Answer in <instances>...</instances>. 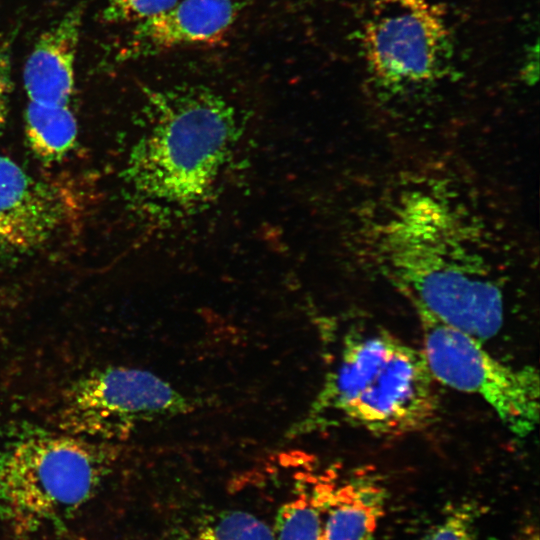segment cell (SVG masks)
Returning <instances> with one entry per match:
<instances>
[{
    "label": "cell",
    "mask_w": 540,
    "mask_h": 540,
    "mask_svg": "<svg viewBox=\"0 0 540 540\" xmlns=\"http://www.w3.org/2000/svg\"><path fill=\"white\" fill-rule=\"evenodd\" d=\"M83 10L75 7L37 40L23 70L29 101L68 105L74 89V64Z\"/></svg>",
    "instance_id": "cell-10"
},
{
    "label": "cell",
    "mask_w": 540,
    "mask_h": 540,
    "mask_svg": "<svg viewBox=\"0 0 540 540\" xmlns=\"http://www.w3.org/2000/svg\"><path fill=\"white\" fill-rule=\"evenodd\" d=\"M323 507L322 540H372L385 513L387 492L371 476L317 487Z\"/></svg>",
    "instance_id": "cell-11"
},
{
    "label": "cell",
    "mask_w": 540,
    "mask_h": 540,
    "mask_svg": "<svg viewBox=\"0 0 540 540\" xmlns=\"http://www.w3.org/2000/svg\"><path fill=\"white\" fill-rule=\"evenodd\" d=\"M323 507L317 488L282 505L273 529L275 540H322Z\"/></svg>",
    "instance_id": "cell-14"
},
{
    "label": "cell",
    "mask_w": 540,
    "mask_h": 540,
    "mask_svg": "<svg viewBox=\"0 0 540 540\" xmlns=\"http://www.w3.org/2000/svg\"><path fill=\"white\" fill-rule=\"evenodd\" d=\"M439 398L424 353L383 329L345 336L307 412L287 431L295 438L347 424L379 436L428 427Z\"/></svg>",
    "instance_id": "cell-2"
},
{
    "label": "cell",
    "mask_w": 540,
    "mask_h": 540,
    "mask_svg": "<svg viewBox=\"0 0 540 540\" xmlns=\"http://www.w3.org/2000/svg\"><path fill=\"white\" fill-rule=\"evenodd\" d=\"M238 0H180L171 9L136 23L119 49V61L179 47L219 41L237 19Z\"/></svg>",
    "instance_id": "cell-9"
},
{
    "label": "cell",
    "mask_w": 540,
    "mask_h": 540,
    "mask_svg": "<svg viewBox=\"0 0 540 540\" xmlns=\"http://www.w3.org/2000/svg\"><path fill=\"white\" fill-rule=\"evenodd\" d=\"M150 123L132 147L124 179L148 202L188 210L203 203L238 138L235 107L204 86L147 92Z\"/></svg>",
    "instance_id": "cell-3"
},
{
    "label": "cell",
    "mask_w": 540,
    "mask_h": 540,
    "mask_svg": "<svg viewBox=\"0 0 540 540\" xmlns=\"http://www.w3.org/2000/svg\"><path fill=\"white\" fill-rule=\"evenodd\" d=\"M514 540H539V531L537 526L533 524L524 526L518 532Z\"/></svg>",
    "instance_id": "cell-18"
},
{
    "label": "cell",
    "mask_w": 540,
    "mask_h": 540,
    "mask_svg": "<svg viewBox=\"0 0 540 540\" xmlns=\"http://www.w3.org/2000/svg\"><path fill=\"white\" fill-rule=\"evenodd\" d=\"M359 38L372 80L394 93L434 83L451 65L452 34L430 0H370Z\"/></svg>",
    "instance_id": "cell-6"
},
{
    "label": "cell",
    "mask_w": 540,
    "mask_h": 540,
    "mask_svg": "<svg viewBox=\"0 0 540 540\" xmlns=\"http://www.w3.org/2000/svg\"><path fill=\"white\" fill-rule=\"evenodd\" d=\"M11 48L9 43L0 46V131L2 130L9 105L11 90Z\"/></svg>",
    "instance_id": "cell-17"
},
{
    "label": "cell",
    "mask_w": 540,
    "mask_h": 540,
    "mask_svg": "<svg viewBox=\"0 0 540 540\" xmlns=\"http://www.w3.org/2000/svg\"><path fill=\"white\" fill-rule=\"evenodd\" d=\"M476 232L446 197L411 188L375 223L372 239L382 273L414 309L484 342L502 327L504 297Z\"/></svg>",
    "instance_id": "cell-1"
},
{
    "label": "cell",
    "mask_w": 540,
    "mask_h": 540,
    "mask_svg": "<svg viewBox=\"0 0 540 540\" xmlns=\"http://www.w3.org/2000/svg\"><path fill=\"white\" fill-rule=\"evenodd\" d=\"M177 540H275V535L249 512L224 510L197 517L182 528Z\"/></svg>",
    "instance_id": "cell-13"
},
{
    "label": "cell",
    "mask_w": 540,
    "mask_h": 540,
    "mask_svg": "<svg viewBox=\"0 0 540 540\" xmlns=\"http://www.w3.org/2000/svg\"><path fill=\"white\" fill-rule=\"evenodd\" d=\"M195 405L158 375L107 366L75 379L61 395L57 429L99 442L123 440L141 423L190 413Z\"/></svg>",
    "instance_id": "cell-7"
},
{
    "label": "cell",
    "mask_w": 540,
    "mask_h": 540,
    "mask_svg": "<svg viewBox=\"0 0 540 540\" xmlns=\"http://www.w3.org/2000/svg\"><path fill=\"white\" fill-rule=\"evenodd\" d=\"M66 216V202L54 186L0 155V257L42 247Z\"/></svg>",
    "instance_id": "cell-8"
},
{
    "label": "cell",
    "mask_w": 540,
    "mask_h": 540,
    "mask_svg": "<svg viewBox=\"0 0 540 540\" xmlns=\"http://www.w3.org/2000/svg\"><path fill=\"white\" fill-rule=\"evenodd\" d=\"M422 351L438 383L482 399L515 436L539 422L540 380L533 366L515 367L493 357L475 337L415 309Z\"/></svg>",
    "instance_id": "cell-5"
},
{
    "label": "cell",
    "mask_w": 540,
    "mask_h": 540,
    "mask_svg": "<svg viewBox=\"0 0 540 540\" xmlns=\"http://www.w3.org/2000/svg\"><path fill=\"white\" fill-rule=\"evenodd\" d=\"M25 128L30 147L45 161L66 155L74 147L78 134L76 118L68 105L29 101Z\"/></svg>",
    "instance_id": "cell-12"
},
{
    "label": "cell",
    "mask_w": 540,
    "mask_h": 540,
    "mask_svg": "<svg viewBox=\"0 0 540 540\" xmlns=\"http://www.w3.org/2000/svg\"><path fill=\"white\" fill-rule=\"evenodd\" d=\"M180 0H108L101 18L109 24L139 23L171 9Z\"/></svg>",
    "instance_id": "cell-16"
},
{
    "label": "cell",
    "mask_w": 540,
    "mask_h": 540,
    "mask_svg": "<svg viewBox=\"0 0 540 540\" xmlns=\"http://www.w3.org/2000/svg\"><path fill=\"white\" fill-rule=\"evenodd\" d=\"M478 519L476 505L461 504L417 540H476Z\"/></svg>",
    "instance_id": "cell-15"
},
{
    "label": "cell",
    "mask_w": 540,
    "mask_h": 540,
    "mask_svg": "<svg viewBox=\"0 0 540 540\" xmlns=\"http://www.w3.org/2000/svg\"><path fill=\"white\" fill-rule=\"evenodd\" d=\"M117 458L113 443L18 431L0 442V508L19 530L59 523L92 498Z\"/></svg>",
    "instance_id": "cell-4"
}]
</instances>
